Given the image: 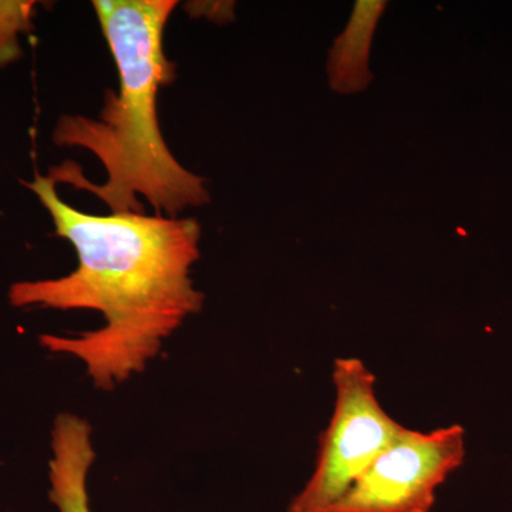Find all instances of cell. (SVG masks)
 Masks as SVG:
<instances>
[{"mask_svg": "<svg viewBox=\"0 0 512 512\" xmlns=\"http://www.w3.org/2000/svg\"><path fill=\"white\" fill-rule=\"evenodd\" d=\"M32 190L52 217L57 237L76 249L72 274L10 286V305L101 313L100 329L74 338L43 335L50 352L82 360L97 389L113 390L143 373L165 339L201 312L205 295L191 268L200 259L201 225L164 215H92L66 204L49 175L36 173Z\"/></svg>", "mask_w": 512, "mask_h": 512, "instance_id": "1", "label": "cell"}, {"mask_svg": "<svg viewBox=\"0 0 512 512\" xmlns=\"http://www.w3.org/2000/svg\"><path fill=\"white\" fill-rule=\"evenodd\" d=\"M101 32L119 72V92L106 93L97 117H60L53 130L59 147L90 151L107 178L96 184L82 167L64 161L49 170L55 183L92 192L110 214H144L140 197L156 215L180 218L210 202L207 180L191 173L167 146L158 119V94L175 79L164 52V30L177 0H94Z\"/></svg>", "mask_w": 512, "mask_h": 512, "instance_id": "2", "label": "cell"}, {"mask_svg": "<svg viewBox=\"0 0 512 512\" xmlns=\"http://www.w3.org/2000/svg\"><path fill=\"white\" fill-rule=\"evenodd\" d=\"M335 412L319 439L311 480L288 512H326L348 493L402 431L376 396V377L359 359H338L333 369Z\"/></svg>", "mask_w": 512, "mask_h": 512, "instance_id": "3", "label": "cell"}, {"mask_svg": "<svg viewBox=\"0 0 512 512\" xmlns=\"http://www.w3.org/2000/svg\"><path fill=\"white\" fill-rule=\"evenodd\" d=\"M464 436L458 424L430 433L403 427L326 512H430L437 488L464 463Z\"/></svg>", "mask_w": 512, "mask_h": 512, "instance_id": "4", "label": "cell"}, {"mask_svg": "<svg viewBox=\"0 0 512 512\" xmlns=\"http://www.w3.org/2000/svg\"><path fill=\"white\" fill-rule=\"evenodd\" d=\"M93 429L82 417L59 414L52 431L50 501L59 512H92L87 477L96 458Z\"/></svg>", "mask_w": 512, "mask_h": 512, "instance_id": "5", "label": "cell"}, {"mask_svg": "<svg viewBox=\"0 0 512 512\" xmlns=\"http://www.w3.org/2000/svg\"><path fill=\"white\" fill-rule=\"evenodd\" d=\"M386 6L384 0L356 2L349 25L329 50V84L335 92H363L372 82L373 76L369 70L370 46Z\"/></svg>", "mask_w": 512, "mask_h": 512, "instance_id": "6", "label": "cell"}, {"mask_svg": "<svg viewBox=\"0 0 512 512\" xmlns=\"http://www.w3.org/2000/svg\"><path fill=\"white\" fill-rule=\"evenodd\" d=\"M35 2H0V67L22 57L19 37L33 30Z\"/></svg>", "mask_w": 512, "mask_h": 512, "instance_id": "7", "label": "cell"}]
</instances>
